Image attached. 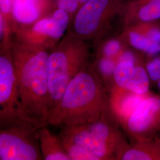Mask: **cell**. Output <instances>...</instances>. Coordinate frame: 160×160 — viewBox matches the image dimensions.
Here are the masks:
<instances>
[{"label":"cell","instance_id":"obj_18","mask_svg":"<svg viewBox=\"0 0 160 160\" xmlns=\"http://www.w3.org/2000/svg\"><path fill=\"white\" fill-rule=\"evenodd\" d=\"M117 63L114 58L95 57L92 65L109 92L114 88V72Z\"/></svg>","mask_w":160,"mask_h":160},{"label":"cell","instance_id":"obj_13","mask_svg":"<svg viewBox=\"0 0 160 160\" xmlns=\"http://www.w3.org/2000/svg\"><path fill=\"white\" fill-rule=\"evenodd\" d=\"M117 160H160V139L133 141L118 154Z\"/></svg>","mask_w":160,"mask_h":160},{"label":"cell","instance_id":"obj_22","mask_svg":"<svg viewBox=\"0 0 160 160\" xmlns=\"http://www.w3.org/2000/svg\"><path fill=\"white\" fill-rule=\"evenodd\" d=\"M88 0H50L54 9H62L67 12L71 21L76 13Z\"/></svg>","mask_w":160,"mask_h":160},{"label":"cell","instance_id":"obj_26","mask_svg":"<svg viewBox=\"0 0 160 160\" xmlns=\"http://www.w3.org/2000/svg\"><path fill=\"white\" fill-rule=\"evenodd\" d=\"M147 1H151V2H155V3L160 4V0H147Z\"/></svg>","mask_w":160,"mask_h":160},{"label":"cell","instance_id":"obj_19","mask_svg":"<svg viewBox=\"0 0 160 160\" xmlns=\"http://www.w3.org/2000/svg\"><path fill=\"white\" fill-rule=\"evenodd\" d=\"M12 0H0V40L7 42L14 36L12 19Z\"/></svg>","mask_w":160,"mask_h":160},{"label":"cell","instance_id":"obj_10","mask_svg":"<svg viewBox=\"0 0 160 160\" xmlns=\"http://www.w3.org/2000/svg\"><path fill=\"white\" fill-rule=\"evenodd\" d=\"M54 10L50 0H12L14 31L17 28L36 22Z\"/></svg>","mask_w":160,"mask_h":160},{"label":"cell","instance_id":"obj_16","mask_svg":"<svg viewBox=\"0 0 160 160\" xmlns=\"http://www.w3.org/2000/svg\"><path fill=\"white\" fill-rule=\"evenodd\" d=\"M95 45V57L116 58L128 46L121 38L120 34L116 37L104 38L94 43Z\"/></svg>","mask_w":160,"mask_h":160},{"label":"cell","instance_id":"obj_2","mask_svg":"<svg viewBox=\"0 0 160 160\" xmlns=\"http://www.w3.org/2000/svg\"><path fill=\"white\" fill-rule=\"evenodd\" d=\"M12 51L21 103L39 126H48L49 115L48 60L50 50L12 40Z\"/></svg>","mask_w":160,"mask_h":160},{"label":"cell","instance_id":"obj_11","mask_svg":"<svg viewBox=\"0 0 160 160\" xmlns=\"http://www.w3.org/2000/svg\"><path fill=\"white\" fill-rule=\"evenodd\" d=\"M150 92L145 95H139L126 89L114 88L110 93L111 114L120 125L137 108Z\"/></svg>","mask_w":160,"mask_h":160},{"label":"cell","instance_id":"obj_24","mask_svg":"<svg viewBox=\"0 0 160 160\" xmlns=\"http://www.w3.org/2000/svg\"><path fill=\"white\" fill-rule=\"evenodd\" d=\"M145 65L148 73L152 85H156L157 81L160 79V55L153 57H145Z\"/></svg>","mask_w":160,"mask_h":160},{"label":"cell","instance_id":"obj_17","mask_svg":"<svg viewBox=\"0 0 160 160\" xmlns=\"http://www.w3.org/2000/svg\"><path fill=\"white\" fill-rule=\"evenodd\" d=\"M151 80L145 65V61L135 65L131 78L126 90L139 95H145L150 92Z\"/></svg>","mask_w":160,"mask_h":160},{"label":"cell","instance_id":"obj_5","mask_svg":"<svg viewBox=\"0 0 160 160\" xmlns=\"http://www.w3.org/2000/svg\"><path fill=\"white\" fill-rule=\"evenodd\" d=\"M125 0H88L73 17L67 32L95 43L105 36L114 17L122 12Z\"/></svg>","mask_w":160,"mask_h":160},{"label":"cell","instance_id":"obj_4","mask_svg":"<svg viewBox=\"0 0 160 160\" xmlns=\"http://www.w3.org/2000/svg\"><path fill=\"white\" fill-rule=\"evenodd\" d=\"M118 125L110 112L97 120L62 128L59 135L86 149L97 160H117L118 154L128 144Z\"/></svg>","mask_w":160,"mask_h":160},{"label":"cell","instance_id":"obj_1","mask_svg":"<svg viewBox=\"0 0 160 160\" xmlns=\"http://www.w3.org/2000/svg\"><path fill=\"white\" fill-rule=\"evenodd\" d=\"M109 94L91 61L70 81L50 111L48 125L62 128L100 119L110 112Z\"/></svg>","mask_w":160,"mask_h":160},{"label":"cell","instance_id":"obj_3","mask_svg":"<svg viewBox=\"0 0 160 160\" xmlns=\"http://www.w3.org/2000/svg\"><path fill=\"white\" fill-rule=\"evenodd\" d=\"M91 62L88 42L66 33L49 51L48 88L49 113L63 96L70 81Z\"/></svg>","mask_w":160,"mask_h":160},{"label":"cell","instance_id":"obj_20","mask_svg":"<svg viewBox=\"0 0 160 160\" xmlns=\"http://www.w3.org/2000/svg\"><path fill=\"white\" fill-rule=\"evenodd\" d=\"M136 65L129 61H121L117 62L114 72V88L126 89Z\"/></svg>","mask_w":160,"mask_h":160},{"label":"cell","instance_id":"obj_14","mask_svg":"<svg viewBox=\"0 0 160 160\" xmlns=\"http://www.w3.org/2000/svg\"><path fill=\"white\" fill-rule=\"evenodd\" d=\"M39 142L43 160H71L59 135H55L47 126L39 128Z\"/></svg>","mask_w":160,"mask_h":160},{"label":"cell","instance_id":"obj_12","mask_svg":"<svg viewBox=\"0 0 160 160\" xmlns=\"http://www.w3.org/2000/svg\"><path fill=\"white\" fill-rule=\"evenodd\" d=\"M122 12L124 26L154 22L160 18V4L147 0H133L125 4Z\"/></svg>","mask_w":160,"mask_h":160},{"label":"cell","instance_id":"obj_8","mask_svg":"<svg viewBox=\"0 0 160 160\" xmlns=\"http://www.w3.org/2000/svg\"><path fill=\"white\" fill-rule=\"evenodd\" d=\"M40 126L22 123L0 129V160H43Z\"/></svg>","mask_w":160,"mask_h":160},{"label":"cell","instance_id":"obj_15","mask_svg":"<svg viewBox=\"0 0 160 160\" xmlns=\"http://www.w3.org/2000/svg\"><path fill=\"white\" fill-rule=\"evenodd\" d=\"M120 36L128 46L143 53L146 57L160 53V43L151 40L131 26H124Z\"/></svg>","mask_w":160,"mask_h":160},{"label":"cell","instance_id":"obj_9","mask_svg":"<svg viewBox=\"0 0 160 160\" xmlns=\"http://www.w3.org/2000/svg\"><path fill=\"white\" fill-rule=\"evenodd\" d=\"M133 141H151L160 131V94L150 92L121 124Z\"/></svg>","mask_w":160,"mask_h":160},{"label":"cell","instance_id":"obj_6","mask_svg":"<svg viewBox=\"0 0 160 160\" xmlns=\"http://www.w3.org/2000/svg\"><path fill=\"white\" fill-rule=\"evenodd\" d=\"M22 123L38 125L23 109L12 48L9 46L0 49V129Z\"/></svg>","mask_w":160,"mask_h":160},{"label":"cell","instance_id":"obj_25","mask_svg":"<svg viewBox=\"0 0 160 160\" xmlns=\"http://www.w3.org/2000/svg\"><path fill=\"white\" fill-rule=\"evenodd\" d=\"M156 86H157V88L158 90L160 92V79L157 81V82L156 84Z\"/></svg>","mask_w":160,"mask_h":160},{"label":"cell","instance_id":"obj_23","mask_svg":"<svg viewBox=\"0 0 160 160\" xmlns=\"http://www.w3.org/2000/svg\"><path fill=\"white\" fill-rule=\"evenodd\" d=\"M129 26L144 34L151 40L160 43V27L154 22L135 23L129 24Z\"/></svg>","mask_w":160,"mask_h":160},{"label":"cell","instance_id":"obj_21","mask_svg":"<svg viewBox=\"0 0 160 160\" xmlns=\"http://www.w3.org/2000/svg\"><path fill=\"white\" fill-rule=\"evenodd\" d=\"M61 140L71 160H97L94 155L84 148L67 139L61 138Z\"/></svg>","mask_w":160,"mask_h":160},{"label":"cell","instance_id":"obj_7","mask_svg":"<svg viewBox=\"0 0 160 160\" xmlns=\"http://www.w3.org/2000/svg\"><path fill=\"white\" fill-rule=\"evenodd\" d=\"M71 22L67 12L55 9L34 23L15 29L13 40L51 50L63 38Z\"/></svg>","mask_w":160,"mask_h":160}]
</instances>
